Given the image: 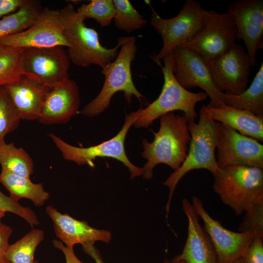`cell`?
I'll use <instances>...</instances> for the list:
<instances>
[{"instance_id": "obj_1", "label": "cell", "mask_w": 263, "mask_h": 263, "mask_svg": "<svg viewBox=\"0 0 263 263\" xmlns=\"http://www.w3.org/2000/svg\"><path fill=\"white\" fill-rule=\"evenodd\" d=\"M160 128L154 132L153 141L142 139V157L147 160L143 169L144 179L153 176V169L165 164L174 171L183 164L188 154L190 135L188 122L184 115L169 113L160 117Z\"/></svg>"}, {"instance_id": "obj_2", "label": "cell", "mask_w": 263, "mask_h": 263, "mask_svg": "<svg viewBox=\"0 0 263 263\" xmlns=\"http://www.w3.org/2000/svg\"><path fill=\"white\" fill-rule=\"evenodd\" d=\"M188 130L190 140L187 156L181 166L163 183L164 185L169 188V198L166 206L167 217L175 188L187 173L194 169H205L214 175L220 170L215 154L220 123L211 118L206 105L200 108L198 122L188 123Z\"/></svg>"}, {"instance_id": "obj_3", "label": "cell", "mask_w": 263, "mask_h": 263, "mask_svg": "<svg viewBox=\"0 0 263 263\" xmlns=\"http://www.w3.org/2000/svg\"><path fill=\"white\" fill-rule=\"evenodd\" d=\"M136 37H119L120 49L115 59L102 68L105 76L103 87L98 94L79 112L82 115L94 117L109 107L113 95L123 92L126 101L130 103L132 96L141 101L144 97L133 82L131 65L135 59L137 50Z\"/></svg>"}, {"instance_id": "obj_4", "label": "cell", "mask_w": 263, "mask_h": 263, "mask_svg": "<svg viewBox=\"0 0 263 263\" xmlns=\"http://www.w3.org/2000/svg\"><path fill=\"white\" fill-rule=\"evenodd\" d=\"M59 12L63 34L69 45L67 52L70 62L79 67L95 65L103 68L115 59L119 43L112 48L102 46L98 33L86 26L72 4L67 5Z\"/></svg>"}, {"instance_id": "obj_5", "label": "cell", "mask_w": 263, "mask_h": 263, "mask_svg": "<svg viewBox=\"0 0 263 263\" xmlns=\"http://www.w3.org/2000/svg\"><path fill=\"white\" fill-rule=\"evenodd\" d=\"M214 177L213 190L239 215L263 201V169L233 166L220 169Z\"/></svg>"}, {"instance_id": "obj_6", "label": "cell", "mask_w": 263, "mask_h": 263, "mask_svg": "<svg viewBox=\"0 0 263 263\" xmlns=\"http://www.w3.org/2000/svg\"><path fill=\"white\" fill-rule=\"evenodd\" d=\"M161 66L164 83L158 98L145 108L142 107L139 117L133 124L136 128H148L161 116L176 110L184 112L188 123L195 121L197 117L196 104L205 100L204 92H191L183 87L176 79L173 71L172 54L163 59Z\"/></svg>"}, {"instance_id": "obj_7", "label": "cell", "mask_w": 263, "mask_h": 263, "mask_svg": "<svg viewBox=\"0 0 263 263\" xmlns=\"http://www.w3.org/2000/svg\"><path fill=\"white\" fill-rule=\"evenodd\" d=\"M151 9L150 23L163 42L160 51L152 57L158 64L192 39L204 26L210 13L195 0H187L179 13L170 19L163 18L152 7Z\"/></svg>"}, {"instance_id": "obj_8", "label": "cell", "mask_w": 263, "mask_h": 263, "mask_svg": "<svg viewBox=\"0 0 263 263\" xmlns=\"http://www.w3.org/2000/svg\"><path fill=\"white\" fill-rule=\"evenodd\" d=\"M142 107L127 114L124 125L113 137L95 145L86 148L72 146L53 133L48 134L64 159L73 161L78 165H88L93 167V160L96 157H109L116 159L128 168L131 178L143 175V169L133 165L125 152V140L127 134L141 113Z\"/></svg>"}, {"instance_id": "obj_9", "label": "cell", "mask_w": 263, "mask_h": 263, "mask_svg": "<svg viewBox=\"0 0 263 263\" xmlns=\"http://www.w3.org/2000/svg\"><path fill=\"white\" fill-rule=\"evenodd\" d=\"M237 40L233 19L226 12L210 10L204 26L182 47L188 49L207 62L228 50Z\"/></svg>"}, {"instance_id": "obj_10", "label": "cell", "mask_w": 263, "mask_h": 263, "mask_svg": "<svg viewBox=\"0 0 263 263\" xmlns=\"http://www.w3.org/2000/svg\"><path fill=\"white\" fill-rule=\"evenodd\" d=\"M23 75L51 88L70 79V60L64 47L23 49Z\"/></svg>"}, {"instance_id": "obj_11", "label": "cell", "mask_w": 263, "mask_h": 263, "mask_svg": "<svg viewBox=\"0 0 263 263\" xmlns=\"http://www.w3.org/2000/svg\"><path fill=\"white\" fill-rule=\"evenodd\" d=\"M171 54L174 75L183 87L187 90L196 87L203 89L210 98L207 107L216 108L224 104V93L216 87L204 60L183 47L176 49Z\"/></svg>"}, {"instance_id": "obj_12", "label": "cell", "mask_w": 263, "mask_h": 263, "mask_svg": "<svg viewBox=\"0 0 263 263\" xmlns=\"http://www.w3.org/2000/svg\"><path fill=\"white\" fill-rule=\"evenodd\" d=\"M206 63L214 83L222 92L237 95L247 89L251 65L246 51L241 45L235 43Z\"/></svg>"}, {"instance_id": "obj_13", "label": "cell", "mask_w": 263, "mask_h": 263, "mask_svg": "<svg viewBox=\"0 0 263 263\" xmlns=\"http://www.w3.org/2000/svg\"><path fill=\"white\" fill-rule=\"evenodd\" d=\"M216 150L220 169L233 166L263 169V144L221 123Z\"/></svg>"}, {"instance_id": "obj_14", "label": "cell", "mask_w": 263, "mask_h": 263, "mask_svg": "<svg viewBox=\"0 0 263 263\" xmlns=\"http://www.w3.org/2000/svg\"><path fill=\"white\" fill-rule=\"evenodd\" d=\"M0 45L23 49L69 46L63 34L59 10L48 7L42 9L27 29L0 38Z\"/></svg>"}, {"instance_id": "obj_15", "label": "cell", "mask_w": 263, "mask_h": 263, "mask_svg": "<svg viewBox=\"0 0 263 263\" xmlns=\"http://www.w3.org/2000/svg\"><path fill=\"white\" fill-rule=\"evenodd\" d=\"M192 205L204 223V229L215 248L219 263H231L243 257L254 238L250 232H234L224 227L206 210L201 199L193 196Z\"/></svg>"}, {"instance_id": "obj_16", "label": "cell", "mask_w": 263, "mask_h": 263, "mask_svg": "<svg viewBox=\"0 0 263 263\" xmlns=\"http://www.w3.org/2000/svg\"><path fill=\"white\" fill-rule=\"evenodd\" d=\"M227 13L236 27L237 40L246 48L251 67L258 64L256 54L263 48V1L239 0L230 3Z\"/></svg>"}, {"instance_id": "obj_17", "label": "cell", "mask_w": 263, "mask_h": 263, "mask_svg": "<svg viewBox=\"0 0 263 263\" xmlns=\"http://www.w3.org/2000/svg\"><path fill=\"white\" fill-rule=\"evenodd\" d=\"M45 211L52 220L56 237L66 245L79 244L83 247H87L97 241L109 243L112 239L110 231L94 228L87 222L62 214L53 206L46 207Z\"/></svg>"}, {"instance_id": "obj_18", "label": "cell", "mask_w": 263, "mask_h": 263, "mask_svg": "<svg viewBox=\"0 0 263 263\" xmlns=\"http://www.w3.org/2000/svg\"><path fill=\"white\" fill-rule=\"evenodd\" d=\"M182 207L188 219V236L182 252L173 260L186 263H219L214 246L192 204L185 198Z\"/></svg>"}, {"instance_id": "obj_19", "label": "cell", "mask_w": 263, "mask_h": 263, "mask_svg": "<svg viewBox=\"0 0 263 263\" xmlns=\"http://www.w3.org/2000/svg\"><path fill=\"white\" fill-rule=\"evenodd\" d=\"M21 119H39L42 110L51 88L25 75L3 86Z\"/></svg>"}, {"instance_id": "obj_20", "label": "cell", "mask_w": 263, "mask_h": 263, "mask_svg": "<svg viewBox=\"0 0 263 263\" xmlns=\"http://www.w3.org/2000/svg\"><path fill=\"white\" fill-rule=\"evenodd\" d=\"M80 102L78 87L69 79L48 94L38 120L45 125L66 123L78 113Z\"/></svg>"}, {"instance_id": "obj_21", "label": "cell", "mask_w": 263, "mask_h": 263, "mask_svg": "<svg viewBox=\"0 0 263 263\" xmlns=\"http://www.w3.org/2000/svg\"><path fill=\"white\" fill-rule=\"evenodd\" d=\"M207 108L214 121L260 142H263V116L225 104L219 107Z\"/></svg>"}, {"instance_id": "obj_22", "label": "cell", "mask_w": 263, "mask_h": 263, "mask_svg": "<svg viewBox=\"0 0 263 263\" xmlns=\"http://www.w3.org/2000/svg\"><path fill=\"white\" fill-rule=\"evenodd\" d=\"M0 183L9 192L10 197L17 202L26 198L36 207H41L50 197L41 183H33L30 178L17 176L3 169L0 174Z\"/></svg>"}, {"instance_id": "obj_23", "label": "cell", "mask_w": 263, "mask_h": 263, "mask_svg": "<svg viewBox=\"0 0 263 263\" xmlns=\"http://www.w3.org/2000/svg\"><path fill=\"white\" fill-rule=\"evenodd\" d=\"M223 102L229 106L263 116V62L249 87L237 95L224 93Z\"/></svg>"}, {"instance_id": "obj_24", "label": "cell", "mask_w": 263, "mask_h": 263, "mask_svg": "<svg viewBox=\"0 0 263 263\" xmlns=\"http://www.w3.org/2000/svg\"><path fill=\"white\" fill-rule=\"evenodd\" d=\"M42 9L39 1L27 0L17 11L0 19V38L27 29L35 22Z\"/></svg>"}, {"instance_id": "obj_25", "label": "cell", "mask_w": 263, "mask_h": 263, "mask_svg": "<svg viewBox=\"0 0 263 263\" xmlns=\"http://www.w3.org/2000/svg\"><path fill=\"white\" fill-rule=\"evenodd\" d=\"M0 165L1 169L22 177L30 178L34 172L33 161L27 152L4 140L0 142Z\"/></svg>"}, {"instance_id": "obj_26", "label": "cell", "mask_w": 263, "mask_h": 263, "mask_svg": "<svg viewBox=\"0 0 263 263\" xmlns=\"http://www.w3.org/2000/svg\"><path fill=\"white\" fill-rule=\"evenodd\" d=\"M43 230L33 228L20 239L9 245L6 254L11 263H28L34 260V254L38 244L44 239Z\"/></svg>"}, {"instance_id": "obj_27", "label": "cell", "mask_w": 263, "mask_h": 263, "mask_svg": "<svg viewBox=\"0 0 263 263\" xmlns=\"http://www.w3.org/2000/svg\"><path fill=\"white\" fill-rule=\"evenodd\" d=\"M23 49L0 45V87L9 83L23 74Z\"/></svg>"}, {"instance_id": "obj_28", "label": "cell", "mask_w": 263, "mask_h": 263, "mask_svg": "<svg viewBox=\"0 0 263 263\" xmlns=\"http://www.w3.org/2000/svg\"><path fill=\"white\" fill-rule=\"evenodd\" d=\"M115 14L113 19L118 29L130 33L144 27L148 21L129 0H113Z\"/></svg>"}, {"instance_id": "obj_29", "label": "cell", "mask_w": 263, "mask_h": 263, "mask_svg": "<svg viewBox=\"0 0 263 263\" xmlns=\"http://www.w3.org/2000/svg\"><path fill=\"white\" fill-rule=\"evenodd\" d=\"M76 12L82 20L92 19L101 27H105L111 25L115 8L113 0H92L78 7Z\"/></svg>"}, {"instance_id": "obj_30", "label": "cell", "mask_w": 263, "mask_h": 263, "mask_svg": "<svg viewBox=\"0 0 263 263\" xmlns=\"http://www.w3.org/2000/svg\"><path fill=\"white\" fill-rule=\"evenodd\" d=\"M21 117L3 86L0 87V142L5 136L16 130Z\"/></svg>"}, {"instance_id": "obj_31", "label": "cell", "mask_w": 263, "mask_h": 263, "mask_svg": "<svg viewBox=\"0 0 263 263\" xmlns=\"http://www.w3.org/2000/svg\"><path fill=\"white\" fill-rule=\"evenodd\" d=\"M245 212L239 226L240 232H250L255 236L263 237V201L254 205Z\"/></svg>"}, {"instance_id": "obj_32", "label": "cell", "mask_w": 263, "mask_h": 263, "mask_svg": "<svg viewBox=\"0 0 263 263\" xmlns=\"http://www.w3.org/2000/svg\"><path fill=\"white\" fill-rule=\"evenodd\" d=\"M0 211L15 214L24 219L32 227L39 224L38 217L31 207L20 205L10 196L5 195L0 189Z\"/></svg>"}, {"instance_id": "obj_33", "label": "cell", "mask_w": 263, "mask_h": 263, "mask_svg": "<svg viewBox=\"0 0 263 263\" xmlns=\"http://www.w3.org/2000/svg\"><path fill=\"white\" fill-rule=\"evenodd\" d=\"M242 258L244 263H263V237H254Z\"/></svg>"}, {"instance_id": "obj_34", "label": "cell", "mask_w": 263, "mask_h": 263, "mask_svg": "<svg viewBox=\"0 0 263 263\" xmlns=\"http://www.w3.org/2000/svg\"><path fill=\"white\" fill-rule=\"evenodd\" d=\"M13 231L10 226L0 220V263H11L7 259L6 254L10 245L9 239Z\"/></svg>"}, {"instance_id": "obj_35", "label": "cell", "mask_w": 263, "mask_h": 263, "mask_svg": "<svg viewBox=\"0 0 263 263\" xmlns=\"http://www.w3.org/2000/svg\"><path fill=\"white\" fill-rule=\"evenodd\" d=\"M27 0H0V19L15 12Z\"/></svg>"}, {"instance_id": "obj_36", "label": "cell", "mask_w": 263, "mask_h": 263, "mask_svg": "<svg viewBox=\"0 0 263 263\" xmlns=\"http://www.w3.org/2000/svg\"><path fill=\"white\" fill-rule=\"evenodd\" d=\"M52 243L55 247L63 252L65 256L66 263H84L76 256L74 251L73 245H64L61 241L56 239L52 241Z\"/></svg>"}, {"instance_id": "obj_37", "label": "cell", "mask_w": 263, "mask_h": 263, "mask_svg": "<svg viewBox=\"0 0 263 263\" xmlns=\"http://www.w3.org/2000/svg\"><path fill=\"white\" fill-rule=\"evenodd\" d=\"M84 251L93 258L96 263H103L98 251L94 245L85 248Z\"/></svg>"}, {"instance_id": "obj_38", "label": "cell", "mask_w": 263, "mask_h": 263, "mask_svg": "<svg viewBox=\"0 0 263 263\" xmlns=\"http://www.w3.org/2000/svg\"><path fill=\"white\" fill-rule=\"evenodd\" d=\"M165 263H186L185 261L180 260V261H176L173 260L171 262L169 261H166Z\"/></svg>"}, {"instance_id": "obj_39", "label": "cell", "mask_w": 263, "mask_h": 263, "mask_svg": "<svg viewBox=\"0 0 263 263\" xmlns=\"http://www.w3.org/2000/svg\"><path fill=\"white\" fill-rule=\"evenodd\" d=\"M231 263H244V262H243V258H241L239 259H238L235 261H234L233 262Z\"/></svg>"}, {"instance_id": "obj_40", "label": "cell", "mask_w": 263, "mask_h": 263, "mask_svg": "<svg viewBox=\"0 0 263 263\" xmlns=\"http://www.w3.org/2000/svg\"><path fill=\"white\" fill-rule=\"evenodd\" d=\"M5 212L0 211V220L5 216Z\"/></svg>"}, {"instance_id": "obj_41", "label": "cell", "mask_w": 263, "mask_h": 263, "mask_svg": "<svg viewBox=\"0 0 263 263\" xmlns=\"http://www.w3.org/2000/svg\"><path fill=\"white\" fill-rule=\"evenodd\" d=\"M28 263H39V262L38 261L34 260L33 261L31 262Z\"/></svg>"}]
</instances>
